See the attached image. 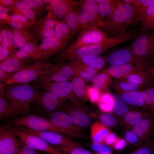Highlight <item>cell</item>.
Here are the masks:
<instances>
[{
    "instance_id": "9a60e30c",
    "label": "cell",
    "mask_w": 154,
    "mask_h": 154,
    "mask_svg": "<svg viewBox=\"0 0 154 154\" xmlns=\"http://www.w3.org/2000/svg\"><path fill=\"white\" fill-rule=\"evenodd\" d=\"M29 109L17 106L6 96L3 87H0V119L8 120L26 115Z\"/></svg>"
},
{
    "instance_id": "4fadbf2b",
    "label": "cell",
    "mask_w": 154,
    "mask_h": 154,
    "mask_svg": "<svg viewBox=\"0 0 154 154\" xmlns=\"http://www.w3.org/2000/svg\"><path fill=\"white\" fill-rule=\"evenodd\" d=\"M74 74L72 67L68 63L58 62L51 64L44 73L37 80H46L53 82L68 81Z\"/></svg>"
},
{
    "instance_id": "d590c367",
    "label": "cell",
    "mask_w": 154,
    "mask_h": 154,
    "mask_svg": "<svg viewBox=\"0 0 154 154\" xmlns=\"http://www.w3.org/2000/svg\"><path fill=\"white\" fill-rule=\"evenodd\" d=\"M74 61H77L87 66L98 70L103 69L106 62V58L99 55H96L86 56Z\"/></svg>"
},
{
    "instance_id": "30bf717a",
    "label": "cell",
    "mask_w": 154,
    "mask_h": 154,
    "mask_svg": "<svg viewBox=\"0 0 154 154\" xmlns=\"http://www.w3.org/2000/svg\"><path fill=\"white\" fill-rule=\"evenodd\" d=\"M3 126L13 133L23 142L33 148L48 154H65L37 136L23 131L14 127Z\"/></svg>"
},
{
    "instance_id": "60d3db41",
    "label": "cell",
    "mask_w": 154,
    "mask_h": 154,
    "mask_svg": "<svg viewBox=\"0 0 154 154\" xmlns=\"http://www.w3.org/2000/svg\"><path fill=\"white\" fill-rule=\"evenodd\" d=\"M112 85L117 92L140 91L143 88L139 86L124 78L115 79Z\"/></svg>"
},
{
    "instance_id": "681fc988",
    "label": "cell",
    "mask_w": 154,
    "mask_h": 154,
    "mask_svg": "<svg viewBox=\"0 0 154 154\" xmlns=\"http://www.w3.org/2000/svg\"><path fill=\"white\" fill-rule=\"evenodd\" d=\"M92 149L98 154H112L111 148L107 145L100 142H93Z\"/></svg>"
},
{
    "instance_id": "ffe728a7",
    "label": "cell",
    "mask_w": 154,
    "mask_h": 154,
    "mask_svg": "<svg viewBox=\"0 0 154 154\" xmlns=\"http://www.w3.org/2000/svg\"><path fill=\"white\" fill-rule=\"evenodd\" d=\"M12 132L1 126L0 130V143L6 154H19L20 144L19 140Z\"/></svg>"
},
{
    "instance_id": "44dd1931",
    "label": "cell",
    "mask_w": 154,
    "mask_h": 154,
    "mask_svg": "<svg viewBox=\"0 0 154 154\" xmlns=\"http://www.w3.org/2000/svg\"><path fill=\"white\" fill-rule=\"evenodd\" d=\"M150 113L136 108L130 110L121 118L120 122L124 131L131 129Z\"/></svg>"
},
{
    "instance_id": "7bdbcfd3",
    "label": "cell",
    "mask_w": 154,
    "mask_h": 154,
    "mask_svg": "<svg viewBox=\"0 0 154 154\" xmlns=\"http://www.w3.org/2000/svg\"><path fill=\"white\" fill-rule=\"evenodd\" d=\"M102 93L97 102L99 107L102 112H111L113 104L112 94L108 91Z\"/></svg>"
},
{
    "instance_id": "f907efd6",
    "label": "cell",
    "mask_w": 154,
    "mask_h": 154,
    "mask_svg": "<svg viewBox=\"0 0 154 154\" xmlns=\"http://www.w3.org/2000/svg\"><path fill=\"white\" fill-rule=\"evenodd\" d=\"M77 20L79 34L88 25L84 15L79 8L77 9Z\"/></svg>"
},
{
    "instance_id": "bcb514c9",
    "label": "cell",
    "mask_w": 154,
    "mask_h": 154,
    "mask_svg": "<svg viewBox=\"0 0 154 154\" xmlns=\"http://www.w3.org/2000/svg\"><path fill=\"white\" fill-rule=\"evenodd\" d=\"M143 143L129 154H153L154 150V140L151 139Z\"/></svg>"
},
{
    "instance_id": "d4e9b609",
    "label": "cell",
    "mask_w": 154,
    "mask_h": 154,
    "mask_svg": "<svg viewBox=\"0 0 154 154\" xmlns=\"http://www.w3.org/2000/svg\"><path fill=\"white\" fill-rule=\"evenodd\" d=\"M98 5L100 15L105 20L124 2L120 0H94Z\"/></svg>"
},
{
    "instance_id": "603a6c76",
    "label": "cell",
    "mask_w": 154,
    "mask_h": 154,
    "mask_svg": "<svg viewBox=\"0 0 154 154\" xmlns=\"http://www.w3.org/2000/svg\"><path fill=\"white\" fill-rule=\"evenodd\" d=\"M125 102L134 108L142 110L148 112L147 106L139 91L117 92Z\"/></svg>"
},
{
    "instance_id": "db71d44e",
    "label": "cell",
    "mask_w": 154,
    "mask_h": 154,
    "mask_svg": "<svg viewBox=\"0 0 154 154\" xmlns=\"http://www.w3.org/2000/svg\"><path fill=\"white\" fill-rule=\"evenodd\" d=\"M125 131L124 137L127 143L132 145L139 143L137 137L131 129Z\"/></svg>"
},
{
    "instance_id": "b9f144b4",
    "label": "cell",
    "mask_w": 154,
    "mask_h": 154,
    "mask_svg": "<svg viewBox=\"0 0 154 154\" xmlns=\"http://www.w3.org/2000/svg\"><path fill=\"white\" fill-rule=\"evenodd\" d=\"M140 91L148 112L154 116V85L143 88Z\"/></svg>"
},
{
    "instance_id": "f546056e",
    "label": "cell",
    "mask_w": 154,
    "mask_h": 154,
    "mask_svg": "<svg viewBox=\"0 0 154 154\" xmlns=\"http://www.w3.org/2000/svg\"><path fill=\"white\" fill-rule=\"evenodd\" d=\"M7 7L12 14L22 15L32 21L35 20L36 15L35 13L21 0H16L13 4Z\"/></svg>"
},
{
    "instance_id": "680465c9",
    "label": "cell",
    "mask_w": 154,
    "mask_h": 154,
    "mask_svg": "<svg viewBox=\"0 0 154 154\" xmlns=\"http://www.w3.org/2000/svg\"><path fill=\"white\" fill-rule=\"evenodd\" d=\"M14 74V73L8 72L0 68V82L1 84H4L6 83Z\"/></svg>"
},
{
    "instance_id": "8992f818",
    "label": "cell",
    "mask_w": 154,
    "mask_h": 154,
    "mask_svg": "<svg viewBox=\"0 0 154 154\" xmlns=\"http://www.w3.org/2000/svg\"><path fill=\"white\" fill-rule=\"evenodd\" d=\"M127 47L137 56L154 66V35L144 33L138 35Z\"/></svg>"
},
{
    "instance_id": "83f0119b",
    "label": "cell",
    "mask_w": 154,
    "mask_h": 154,
    "mask_svg": "<svg viewBox=\"0 0 154 154\" xmlns=\"http://www.w3.org/2000/svg\"><path fill=\"white\" fill-rule=\"evenodd\" d=\"M38 48L37 43L28 42L19 48L13 55L9 56L26 61L29 62L30 59L36 54Z\"/></svg>"
},
{
    "instance_id": "94428289",
    "label": "cell",
    "mask_w": 154,
    "mask_h": 154,
    "mask_svg": "<svg viewBox=\"0 0 154 154\" xmlns=\"http://www.w3.org/2000/svg\"><path fill=\"white\" fill-rule=\"evenodd\" d=\"M9 12V9L7 7L0 5V23L3 21H5V20L8 16Z\"/></svg>"
},
{
    "instance_id": "4dcf8cb0",
    "label": "cell",
    "mask_w": 154,
    "mask_h": 154,
    "mask_svg": "<svg viewBox=\"0 0 154 154\" xmlns=\"http://www.w3.org/2000/svg\"><path fill=\"white\" fill-rule=\"evenodd\" d=\"M72 32L63 19L58 21L54 29V36L59 41L68 44Z\"/></svg>"
},
{
    "instance_id": "d6a6232c",
    "label": "cell",
    "mask_w": 154,
    "mask_h": 154,
    "mask_svg": "<svg viewBox=\"0 0 154 154\" xmlns=\"http://www.w3.org/2000/svg\"><path fill=\"white\" fill-rule=\"evenodd\" d=\"M112 112L120 122L122 117L130 109L129 106L117 94H112Z\"/></svg>"
},
{
    "instance_id": "11a10c76",
    "label": "cell",
    "mask_w": 154,
    "mask_h": 154,
    "mask_svg": "<svg viewBox=\"0 0 154 154\" xmlns=\"http://www.w3.org/2000/svg\"><path fill=\"white\" fill-rule=\"evenodd\" d=\"M27 17L20 15L12 14L8 15L5 20V22L10 21L12 22L18 23H24L29 21Z\"/></svg>"
},
{
    "instance_id": "ba28073f",
    "label": "cell",
    "mask_w": 154,
    "mask_h": 154,
    "mask_svg": "<svg viewBox=\"0 0 154 154\" xmlns=\"http://www.w3.org/2000/svg\"><path fill=\"white\" fill-rule=\"evenodd\" d=\"M105 58L106 62L110 66L130 64L143 70L153 66L137 56L128 47L116 50L110 53Z\"/></svg>"
},
{
    "instance_id": "8fae6325",
    "label": "cell",
    "mask_w": 154,
    "mask_h": 154,
    "mask_svg": "<svg viewBox=\"0 0 154 154\" xmlns=\"http://www.w3.org/2000/svg\"><path fill=\"white\" fill-rule=\"evenodd\" d=\"M27 133L37 136L50 144L64 147H82L80 144L63 134L50 131H37L22 127H14Z\"/></svg>"
},
{
    "instance_id": "74e56055",
    "label": "cell",
    "mask_w": 154,
    "mask_h": 154,
    "mask_svg": "<svg viewBox=\"0 0 154 154\" xmlns=\"http://www.w3.org/2000/svg\"><path fill=\"white\" fill-rule=\"evenodd\" d=\"M108 130L106 127L100 122L94 123L90 128V136L93 142H101L107 135Z\"/></svg>"
},
{
    "instance_id": "e575fe53",
    "label": "cell",
    "mask_w": 154,
    "mask_h": 154,
    "mask_svg": "<svg viewBox=\"0 0 154 154\" xmlns=\"http://www.w3.org/2000/svg\"><path fill=\"white\" fill-rule=\"evenodd\" d=\"M154 3V0H135L133 3L134 11V24L141 22L149 6Z\"/></svg>"
},
{
    "instance_id": "7a4b0ae2",
    "label": "cell",
    "mask_w": 154,
    "mask_h": 154,
    "mask_svg": "<svg viewBox=\"0 0 154 154\" xmlns=\"http://www.w3.org/2000/svg\"><path fill=\"white\" fill-rule=\"evenodd\" d=\"M3 87L6 96L13 104L28 109L39 91L36 84L15 83Z\"/></svg>"
},
{
    "instance_id": "8d00e7d4",
    "label": "cell",
    "mask_w": 154,
    "mask_h": 154,
    "mask_svg": "<svg viewBox=\"0 0 154 154\" xmlns=\"http://www.w3.org/2000/svg\"><path fill=\"white\" fill-rule=\"evenodd\" d=\"M58 21L56 17L48 10V13L46 15L37 22L32 31L34 32L48 29H54Z\"/></svg>"
},
{
    "instance_id": "3957f363",
    "label": "cell",
    "mask_w": 154,
    "mask_h": 154,
    "mask_svg": "<svg viewBox=\"0 0 154 154\" xmlns=\"http://www.w3.org/2000/svg\"><path fill=\"white\" fill-rule=\"evenodd\" d=\"M46 60L26 65L20 70L14 73L4 84H0V87L15 83H29L38 80L51 65Z\"/></svg>"
},
{
    "instance_id": "9c48e42d",
    "label": "cell",
    "mask_w": 154,
    "mask_h": 154,
    "mask_svg": "<svg viewBox=\"0 0 154 154\" xmlns=\"http://www.w3.org/2000/svg\"><path fill=\"white\" fill-rule=\"evenodd\" d=\"M109 37L108 35L100 28L94 26L88 25L78 35L75 41L65 49L71 50L100 43Z\"/></svg>"
},
{
    "instance_id": "52a82bcc",
    "label": "cell",
    "mask_w": 154,
    "mask_h": 154,
    "mask_svg": "<svg viewBox=\"0 0 154 154\" xmlns=\"http://www.w3.org/2000/svg\"><path fill=\"white\" fill-rule=\"evenodd\" d=\"M49 120L60 133L73 137H84L70 116L64 111L58 110L53 112L50 115Z\"/></svg>"
},
{
    "instance_id": "cb8c5ba5",
    "label": "cell",
    "mask_w": 154,
    "mask_h": 154,
    "mask_svg": "<svg viewBox=\"0 0 154 154\" xmlns=\"http://www.w3.org/2000/svg\"><path fill=\"white\" fill-rule=\"evenodd\" d=\"M68 63L73 68L74 74L88 82L92 81L99 71L77 61L69 62Z\"/></svg>"
},
{
    "instance_id": "6125c7cd",
    "label": "cell",
    "mask_w": 154,
    "mask_h": 154,
    "mask_svg": "<svg viewBox=\"0 0 154 154\" xmlns=\"http://www.w3.org/2000/svg\"><path fill=\"white\" fill-rule=\"evenodd\" d=\"M16 1V0H0V5L7 7L12 5Z\"/></svg>"
},
{
    "instance_id": "5b68a950",
    "label": "cell",
    "mask_w": 154,
    "mask_h": 154,
    "mask_svg": "<svg viewBox=\"0 0 154 154\" xmlns=\"http://www.w3.org/2000/svg\"><path fill=\"white\" fill-rule=\"evenodd\" d=\"M3 126L22 127L37 131H50L59 133L46 118L36 114H28L6 121Z\"/></svg>"
},
{
    "instance_id": "ab89813d",
    "label": "cell",
    "mask_w": 154,
    "mask_h": 154,
    "mask_svg": "<svg viewBox=\"0 0 154 154\" xmlns=\"http://www.w3.org/2000/svg\"><path fill=\"white\" fill-rule=\"evenodd\" d=\"M141 23V29L143 32L154 29V3L148 7Z\"/></svg>"
},
{
    "instance_id": "f35d334b",
    "label": "cell",
    "mask_w": 154,
    "mask_h": 154,
    "mask_svg": "<svg viewBox=\"0 0 154 154\" xmlns=\"http://www.w3.org/2000/svg\"><path fill=\"white\" fill-rule=\"evenodd\" d=\"M71 82L74 93L77 98L83 101L88 99L87 87L83 80L77 77H75Z\"/></svg>"
},
{
    "instance_id": "816d5d0a",
    "label": "cell",
    "mask_w": 154,
    "mask_h": 154,
    "mask_svg": "<svg viewBox=\"0 0 154 154\" xmlns=\"http://www.w3.org/2000/svg\"><path fill=\"white\" fill-rule=\"evenodd\" d=\"M19 140L20 144L19 154H48L31 147L20 139Z\"/></svg>"
},
{
    "instance_id": "7402d4cb",
    "label": "cell",
    "mask_w": 154,
    "mask_h": 154,
    "mask_svg": "<svg viewBox=\"0 0 154 154\" xmlns=\"http://www.w3.org/2000/svg\"><path fill=\"white\" fill-rule=\"evenodd\" d=\"M143 70L130 64L110 66L102 71L115 79L124 78L129 75Z\"/></svg>"
},
{
    "instance_id": "ac0fdd59",
    "label": "cell",
    "mask_w": 154,
    "mask_h": 154,
    "mask_svg": "<svg viewBox=\"0 0 154 154\" xmlns=\"http://www.w3.org/2000/svg\"><path fill=\"white\" fill-rule=\"evenodd\" d=\"M131 129L137 137L138 144L151 139L154 135V116L149 114Z\"/></svg>"
},
{
    "instance_id": "836d02e7",
    "label": "cell",
    "mask_w": 154,
    "mask_h": 154,
    "mask_svg": "<svg viewBox=\"0 0 154 154\" xmlns=\"http://www.w3.org/2000/svg\"><path fill=\"white\" fill-rule=\"evenodd\" d=\"M112 82V77L103 71L96 75L92 80L93 86L102 92H107Z\"/></svg>"
},
{
    "instance_id": "484cf974",
    "label": "cell",
    "mask_w": 154,
    "mask_h": 154,
    "mask_svg": "<svg viewBox=\"0 0 154 154\" xmlns=\"http://www.w3.org/2000/svg\"><path fill=\"white\" fill-rule=\"evenodd\" d=\"M13 30L14 43L17 48H20L28 42L37 43V38L32 31L13 28Z\"/></svg>"
},
{
    "instance_id": "7dc6e473",
    "label": "cell",
    "mask_w": 154,
    "mask_h": 154,
    "mask_svg": "<svg viewBox=\"0 0 154 154\" xmlns=\"http://www.w3.org/2000/svg\"><path fill=\"white\" fill-rule=\"evenodd\" d=\"M100 123L106 127H112L116 126L117 121L115 117L109 113L105 112L100 116Z\"/></svg>"
},
{
    "instance_id": "03108f58",
    "label": "cell",
    "mask_w": 154,
    "mask_h": 154,
    "mask_svg": "<svg viewBox=\"0 0 154 154\" xmlns=\"http://www.w3.org/2000/svg\"><path fill=\"white\" fill-rule=\"evenodd\" d=\"M135 0H123L125 3H128L133 4L135 1Z\"/></svg>"
},
{
    "instance_id": "e0dca14e",
    "label": "cell",
    "mask_w": 154,
    "mask_h": 154,
    "mask_svg": "<svg viewBox=\"0 0 154 154\" xmlns=\"http://www.w3.org/2000/svg\"><path fill=\"white\" fill-rule=\"evenodd\" d=\"M64 112L70 117L74 124L78 127H86L91 123L90 116L78 102L72 103L71 104L66 103L60 110Z\"/></svg>"
},
{
    "instance_id": "277c9868",
    "label": "cell",
    "mask_w": 154,
    "mask_h": 154,
    "mask_svg": "<svg viewBox=\"0 0 154 154\" xmlns=\"http://www.w3.org/2000/svg\"><path fill=\"white\" fill-rule=\"evenodd\" d=\"M66 100L49 91L44 90L39 91L32 103L38 115L46 118V116L50 117L56 110H60L66 103Z\"/></svg>"
},
{
    "instance_id": "ee69618b",
    "label": "cell",
    "mask_w": 154,
    "mask_h": 154,
    "mask_svg": "<svg viewBox=\"0 0 154 154\" xmlns=\"http://www.w3.org/2000/svg\"><path fill=\"white\" fill-rule=\"evenodd\" d=\"M77 9L76 7L72 9L63 19L74 35H79L77 20Z\"/></svg>"
},
{
    "instance_id": "6f0895ef",
    "label": "cell",
    "mask_w": 154,
    "mask_h": 154,
    "mask_svg": "<svg viewBox=\"0 0 154 154\" xmlns=\"http://www.w3.org/2000/svg\"><path fill=\"white\" fill-rule=\"evenodd\" d=\"M127 143L125 139L119 137H117L115 141L111 146L115 149L120 150L125 147Z\"/></svg>"
},
{
    "instance_id": "7c38bea8",
    "label": "cell",
    "mask_w": 154,
    "mask_h": 154,
    "mask_svg": "<svg viewBox=\"0 0 154 154\" xmlns=\"http://www.w3.org/2000/svg\"><path fill=\"white\" fill-rule=\"evenodd\" d=\"M68 44L59 41L54 36L44 39L38 45L37 53L30 59L29 62L46 60L57 52L64 49Z\"/></svg>"
},
{
    "instance_id": "be15d7a7",
    "label": "cell",
    "mask_w": 154,
    "mask_h": 154,
    "mask_svg": "<svg viewBox=\"0 0 154 154\" xmlns=\"http://www.w3.org/2000/svg\"><path fill=\"white\" fill-rule=\"evenodd\" d=\"M144 70L154 80V66L148 67Z\"/></svg>"
},
{
    "instance_id": "2e32d148",
    "label": "cell",
    "mask_w": 154,
    "mask_h": 154,
    "mask_svg": "<svg viewBox=\"0 0 154 154\" xmlns=\"http://www.w3.org/2000/svg\"><path fill=\"white\" fill-rule=\"evenodd\" d=\"M78 6L84 15L88 25L103 28L105 20L102 17L97 4L94 0H80Z\"/></svg>"
},
{
    "instance_id": "4316f807",
    "label": "cell",
    "mask_w": 154,
    "mask_h": 154,
    "mask_svg": "<svg viewBox=\"0 0 154 154\" xmlns=\"http://www.w3.org/2000/svg\"><path fill=\"white\" fill-rule=\"evenodd\" d=\"M124 79L142 88L154 85V80L144 70L130 74Z\"/></svg>"
},
{
    "instance_id": "c3c4849f",
    "label": "cell",
    "mask_w": 154,
    "mask_h": 154,
    "mask_svg": "<svg viewBox=\"0 0 154 154\" xmlns=\"http://www.w3.org/2000/svg\"><path fill=\"white\" fill-rule=\"evenodd\" d=\"M65 154H91L88 150L82 147H64L53 145Z\"/></svg>"
},
{
    "instance_id": "f1b7e54d",
    "label": "cell",
    "mask_w": 154,
    "mask_h": 154,
    "mask_svg": "<svg viewBox=\"0 0 154 154\" xmlns=\"http://www.w3.org/2000/svg\"><path fill=\"white\" fill-rule=\"evenodd\" d=\"M0 36L2 39V43L0 45L9 49L11 55L14 54L17 50L14 43L13 28L10 26L3 25L0 27Z\"/></svg>"
},
{
    "instance_id": "1f68e13d",
    "label": "cell",
    "mask_w": 154,
    "mask_h": 154,
    "mask_svg": "<svg viewBox=\"0 0 154 154\" xmlns=\"http://www.w3.org/2000/svg\"><path fill=\"white\" fill-rule=\"evenodd\" d=\"M28 63L26 61L9 56L0 62V68L9 72L15 73L22 69Z\"/></svg>"
},
{
    "instance_id": "9f6ffc18",
    "label": "cell",
    "mask_w": 154,
    "mask_h": 154,
    "mask_svg": "<svg viewBox=\"0 0 154 154\" xmlns=\"http://www.w3.org/2000/svg\"><path fill=\"white\" fill-rule=\"evenodd\" d=\"M117 138L115 134L112 132L109 131L101 143L107 145L112 146L115 141Z\"/></svg>"
},
{
    "instance_id": "6da1fadb",
    "label": "cell",
    "mask_w": 154,
    "mask_h": 154,
    "mask_svg": "<svg viewBox=\"0 0 154 154\" xmlns=\"http://www.w3.org/2000/svg\"><path fill=\"white\" fill-rule=\"evenodd\" d=\"M134 19L133 4L124 2L105 20L103 28L110 37L117 36L127 32Z\"/></svg>"
},
{
    "instance_id": "f5cc1de1",
    "label": "cell",
    "mask_w": 154,
    "mask_h": 154,
    "mask_svg": "<svg viewBox=\"0 0 154 154\" xmlns=\"http://www.w3.org/2000/svg\"><path fill=\"white\" fill-rule=\"evenodd\" d=\"M100 92L93 86L87 87V93L88 98L91 102L97 103L99 98Z\"/></svg>"
},
{
    "instance_id": "f6af8a7d",
    "label": "cell",
    "mask_w": 154,
    "mask_h": 154,
    "mask_svg": "<svg viewBox=\"0 0 154 154\" xmlns=\"http://www.w3.org/2000/svg\"><path fill=\"white\" fill-rule=\"evenodd\" d=\"M27 5L37 15L40 14L48 9L47 5L42 0H21Z\"/></svg>"
},
{
    "instance_id": "e7e4bbea",
    "label": "cell",
    "mask_w": 154,
    "mask_h": 154,
    "mask_svg": "<svg viewBox=\"0 0 154 154\" xmlns=\"http://www.w3.org/2000/svg\"><path fill=\"white\" fill-rule=\"evenodd\" d=\"M0 154H6L1 143H0Z\"/></svg>"
},
{
    "instance_id": "d6986e66",
    "label": "cell",
    "mask_w": 154,
    "mask_h": 154,
    "mask_svg": "<svg viewBox=\"0 0 154 154\" xmlns=\"http://www.w3.org/2000/svg\"><path fill=\"white\" fill-rule=\"evenodd\" d=\"M48 10L57 19H63L71 10L78 6L75 0H44Z\"/></svg>"
},
{
    "instance_id": "5bb4252c",
    "label": "cell",
    "mask_w": 154,
    "mask_h": 154,
    "mask_svg": "<svg viewBox=\"0 0 154 154\" xmlns=\"http://www.w3.org/2000/svg\"><path fill=\"white\" fill-rule=\"evenodd\" d=\"M37 81L36 85L39 88L49 91L60 98L69 100L71 102H77L74 96L71 82L69 81L53 82L42 80Z\"/></svg>"
},
{
    "instance_id": "91938a15",
    "label": "cell",
    "mask_w": 154,
    "mask_h": 154,
    "mask_svg": "<svg viewBox=\"0 0 154 154\" xmlns=\"http://www.w3.org/2000/svg\"><path fill=\"white\" fill-rule=\"evenodd\" d=\"M11 55L10 50L7 48L0 45V62L7 58Z\"/></svg>"
}]
</instances>
